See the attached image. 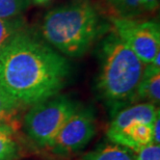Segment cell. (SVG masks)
Segmentation results:
<instances>
[{
	"instance_id": "cell-12",
	"label": "cell",
	"mask_w": 160,
	"mask_h": 160,
	"mask_svg": "<svg viewBox=\"0 0 160 160\" xmlns=\"http://www.w3.org/2000/svg\"><path fill=\"white\" fill-rule=\"evenodd\" d=\"M116 17L135 19L147 12L142 0H106Z\"/></svg>"
},
{
	"instance_id": "cell-16",
	"label": "cell",
	"mask_w": 160,
	"mask_h": 160,
	"mask_svg": "<svg viewBox=\"0 0 160 160\" xmlns=\"http://www.w3.org/2000/svg\"><path fill=\"white\" fill-rule=\"evenodd\" d=\"M159 126H160V116L155 119L152 124V135H153V143L160 145V135H159Z\"/></svg>"
},
{
	"instance_id": "cell-10",
	"label": "cell",
	"mask_w": 160,
	"mask_h": 160,
	"mask_svg": "<svg viewBox=\"0 0 160 160\" xmlns=\"http://www.w3.org/2000/svg\"><path fill=\"white\" fill-rule=\"evenodd\" d=\"M19 151L15 128L8 125L0 126V160H16Z\"/></svg>"
},
{
	"instance_id": "cell-17",
	"label": "cell",
	"mask_w": 160,
	"mask_h": 160,
	"mask_svg": "<svg viewBox=\"0 0 160 160\" xmlns=\"http://www.w3.org/2000/svg\"><path fill=\"white\" fill-rule=\"evenodd\" d=\"M142 1H143V4H145L147 12L155 11V9L158 8V4H159V0H142Z\"/></svg>"
},
{
	"instance_id": "cell-14",
	"label": "cell",
	"mask_w": 160,
	"mask_h": 160,
	"mask_svg": "<svg viewBox=\"0 0 160 160\" xmlns=\"http://www.w3.org/2000/svg\"><path fill=\"white\" fill-rule=\"evenodd\" d=\"M30 5V0H0V19L21 17Z\"/></svg>"
},
{
	"instance_id": "cell-4",
	"label": "cell",
	"mask_w": 160,
	"mask_h": 160,
	"mask_svg": "<svg viewBox=\"0 0 160 160\" xmlns=\"http://www.w3.org/2000/svg\"><path fill=\"white\" fill-rule=\"evenodd\" d=\"M80 106L65 95H55L31 105L23 118L26 135L39 148L49 149L60 128Z\"/></svg>"
},
{
	"instance_id": "cell-5",
	"label": "cell",
	"mask_w": 160,
	"mask_h": 160,
	"mask_svg": "<svg viewBox=\"0 0 160 160\" xmlns=\"http://www.w3.org/2000/svg\"><path fill=\"white\" fill-rule=\"evenodd\" d=\"M113 31L133 51L143 65L160 52V27L156 21L110 17Z\"/></svg>"
},
{
	"instance_id": "cell-8",
	"label": "cell",
	"mask_w": 160,
	"mask_h": 160,
	"mask_svg": "<svg viewBox=\"0 0 160 160\" xmlns=\"http://www.w3.org/2000/svg\"><path fill=\"white\" fill-rule=\"evenodd\" d=\"M160 52L154 59L145 66L142 79L137 88L135 102L146 101L147 103L159 104L160 101Z\"/></svg>"
},
{
	"instance_id": "cell-1",
	"label": "cell",
	"mask_w": 160,
	"mask_h": 160,
	"mask_svg": "<svg viewBox=\"0 0 160 160\" xmlns=\"http://www.w3.org/2000/svg\"><path fill=\"white\" fill-rule=\"evenodd\" d=\"M70 76L68 59L27 30L0 49V89L24 106L57 95Z\"/></svg>"
},
{
	"instance_id": "cell-3",
	"label": "cell",
	"mask_w": 160,
	"mask_h": 160,
	"mask_svg": "<svg viewBox=\"0 0 160 160\" xmlns=\"http://www.w3.org/2000/svg\"><path fill=\"white\" fill-rule=\"evenodd\" d=\"M99 58L96 92L113 117L121 109L135 104L145 65L113 30L102 39Z\"/></svg>"
},
{
	"instance_id": "cell-11",
	"label": "cell",
	"mask_w": 160,
	"mask_h": 160,
	"mask_svg": "<svg viewBox=\"0 0 160 160\" xmlns=\"http://www.w3.org/2000/svg\"><path fill=\"white\" fill-rule=\"evenodd\" d=\"M24 107L26 106L0 89V126L8 125L14 127L17 124L20 111Z\"/></svg>"
},
{
	"instance_id": "cell-9",
	"label": "cell",
	"mask_w": 160,
	"mask_h": 160,
	"mask_svg": "<svg viewBox=\"0 0 160 160\" xmlns=\"http://www.w3.org/2000/svg\"><path fill=\"white\" fill-rule=\"evenodd\" d=\"M134 152L112 142L101 143L78 160H133Z\"/></svg>"
},
{
	"instance_id": "cell-6",
	"label": "cell",
	"mask_w": 160,
	"mask_h": 160,
	"mask_svg": "<svg viewBox=\"0 0 160 160\" xmlns=\"http://www.w3.org/2000/svg\"><path fill=\"white\" fill-rule=\"evenodd\" d=\"M96 128V116L92 108L80 105L60 128L48 150L59 157L77 154L92 139Z\"/></svg>"
},
{
	"instance_id": "cell-2",
	"label": "cell",
	"mask_w": 160,
	"mask_h": 160,
	"mask_svg": "<svg viewBox=\"0 0 160 160\" xmlns=\"http://www.w3.org/2000/svg\"><path fill=\"white\" fill-rule=\"evenodd\" d=\"M111 30V24L97 6L79 1L48 12L42 24L45 42L58 52L79 57Z\"/></svg>"
},
{
	"instance_id": "cell-18",
	"label": "cell",
	"mask_w": 160,
	"mask_h": 160,
	"mask_svg": "<svg viewBox=\"0 0 160 160\" xmlns=\"http://www.w3.org/2000/svg\"><path fill=\"white\" fill-rule=\"evenodd\" d=\"M52 0H30V2L34 3V4H38V5H45V4H48L50 3Z\"/></svg>"
},
{
	"instance_id": "cell-13",
	"label": "cell",
	"mask_w": 160,
	"mask_h": 160,
	"mask_svg": "<svg viewBox=\"0 0 160 160\" xmlns=\"http://www.w3.org/2000/svg\"><path fill=\"white\" fill-rule=\"evenodd\" d=\"M24 30H26V23L22 17L0 19V49Z\"/></svg>"
},
{
	"instance_id": "cell-7",
	"label": "cell",
	"mask_w": 160,
	"mask_h": 160,
	"mask_svg": "<svg viewBox=\"0 0 160 160\" xmlns=\"http://www.w3.org/2000/svg\"><path fill=\"white\" fill-rule=\"evenodd\" d=\"M159 116V109L152 103H135L123 108L114 114L108 127L106 135L119 132L122 129L135 123L152 124Z\"/></svg>"
},
{
	"instance_id": "cell-15",
	"label": "cell",
	"mask_w": 160,
	"mask_h": 160,
	"mask_svg": "<svg viewBox=\"0 0 160 160\" xmlns=\"http://www.w3.org/2000/svg\"><path fill=\"white\" fill-rule=\"evenodd\" d=\"M133 154V160H160V147L156 143H149Z\"/></svg>"
}]
</instances>
